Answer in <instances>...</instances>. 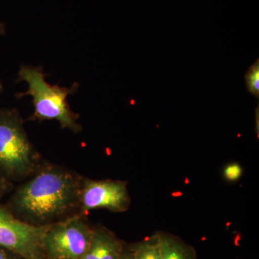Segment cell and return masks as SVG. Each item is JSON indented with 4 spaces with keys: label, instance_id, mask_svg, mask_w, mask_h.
I'll return each mask as SVG.
<instances>
[{
    "label": "cell",
    "instance_id": "obj_3",
    "mask_svg": "<svg viewBox=\"0 0 259 259\" xmlns=\"http://www.w3.org/2000/svg\"><path fill=\"white\" fill-rule=\"evenodd\" d=\"M35 157L20 113L0 110V166L10 175L20 176L31 170Z\"/></svg>",
    "mask_w": 259,
    "mask_h": 259
},
{
    "label": "cell",
    "instance_id": "obj_12",
    "mask_svg": "<svg viewBox=\"0 0 259 259\" xmlns=\"http://www.w3.org/2000/svg\"><path fill=\"white\" fill-rule=\"evenodd\" d=\"M119 259H135V257L132 250L129 248V249L127 250L123 249V251H122V254H121Z\"/></svg>",
    "mask_w": 259,
    "mask_h": 259
},
{
    "label": "cell",
    "instance_id": "obj_2",
    "mask_svg": "<svg viewBox=\"0 0 259 259\" xmlns=\"http://www.w3.org/2000/svg\"><path fill=\"white\" fill-rule=\"evenodd\" d=\"M47 74L41 66L34 67L22 65L18 72V81H25L28 90L25 93L17 94L18 98L30 95L32 97L34 113L32 120H55L62 128L71 130L74 133L81 131L77 122L79 115L70 108L67 102L69 95L77 93L79 84L74 83L71 88H61L59 85H51L47 82Z\"/></svg>",
    "mask_w": 259,
    "mask_h": 259
},
{
    "label": "cell",
    "instance_id": "obj_13",
    "mask_svg": "<svg viewBox=\"0 0 259 259\" xmlns=\"http://www.w3.org/2000/svg\"><path fill=\"white\" fill-rule=\"evenodd\" d=\"M259 107H257V108L255 109V133L257 134V138H259Z\"/></svg>",
    "mask_w": 259,
    "mask_h": 259
},
{
    "label": "cell",
    "instance_id": "obj_14",
    "mask_svg": "<svg viewBox=\"0 0 259 259\" xmlns=\"http://www.w3.org/2000/svg\"><path fill=\"white\" fill-rule=\"evenodd\" d=\"M0 259H13L8 253L4 248L0 247Z\"/></svg>",
    "mask_w": 259,
    "mask_h": 259
},
{
    "label": "cell",
    "instance_id": "obj_7",
    "mask_svg": "<svg viewBox=\"0 0 259 259\" xmlns=\"http://www.w3.org/2000/svg\"><path fill=\"white\" fill-rule=\"evenodd\" d=\"M123 249L122 243L111 232L95 230L90 246L80 259H119Z\"/></svg>",
    "mask_w": 259,
    "mask_h": 259
},
{
    "label": "cell",
    "instance_id": "obj_11",
    "mask_svg": "<svg viewBox=\"0 0 259 259\" xmlns=\"http://www.w3.org/2000/svg\"><path fill=\"white\" fill-rule=\"evenodd\" d=\"M243 171H242L241 166L238 163H232L228 164L225 168L224 176L226 179L230 182H235L241 178Z\"/></svg>",
    "mask_w": 259,
    "mask_h": 259
},
{
    "label": "cell",
    "instance_id": "obj_8",
    "mask_svg": "<svg viewBox=\"0 0 259 259\" xmlns=\"http://www.w3.org/2000/svg\"><path fill=\"white\" fill-rule=\"evenodd\" d=\"M161 259H197L193 247L178 236L159 231Z\"/></svg>",
    "mask_w": 259,
    "mask_h": 259
},
{
    "label": "cell",
    "instance_id": "obj_5",
    "mask_svg": "<svg viewBox=\"0 0 259 259\" xmlns=\"http://www.w3.org/2000/svg\"><path fill=\"white\" fill-rule=\"evenodd\" d=\"M49 226L23 222L0 207V247L24 259H42L44 238Z\"/></svg>",
    "mask_w": 259,
    "mask_h": 259
},
{
    "label": "cell",
    "instance_id": "obj_9",
    "mask_svg": "<svg viewBox=\"0 0 259 259\" xmlns=\"http://www.w3.org/2000/svg\"><path fill=\"white\" fill-rule=\"evenodd\" d=\"M135 259H161L159 231L131 247Z\"/></svg>",
    "mask_w": 259,
    "mask_h": 259
},
{
    "label": "cell",
    "instance_id": "obj_1",
    "mask_svg": "<svg viewBox=\"0 0 259 259\" xmlns=\"http://www.w3.org/2000/svg\"><path fill=\"white\" fill-rule=\"evenodd\" d=\"M78 185L72 175L56 169L40 172L17 194L18 209L40 220L60 215L73 205Z\"/></svg>",
    "mask_w": 259,
    "mask_h": 259
},
{
    "label": "cell",
    "instance_id": "obj_15",
    "mask_svg": "<svg viewBox=\"0 0 259 259\" xmlns=\"http://www.w3.org/2000/svg\"><path fill=\"white\" fill-rule=\"evenodd\" d=\"M6 33V27L4 23L0 22V35H5Z\"/></svg>",
    "mask_w": 259,
    "mask_h": 259
},
{
    "label": "cell",
    "instance_id": "obj_16",
    "mask_svg": "<svg viewBox=\"0 0 259 259\" xmlns=\"http://www.w3.org/2000/svg\"><path fill=\"white\" fill-rule=\"evenodd\" d=\"M5 190V186L4 182H3V180L0 179V196L2 195V194L3 193Z\"/></svg>",
    "mask_w": 259,
    "mask_h": 259
},
{
    "label": "cell",
    "instance_id": "obj_10",
    "mask_svg": "<svg viewBox=\"0 0 259 259\" xmlns=\"http://www.w3.org/2000/svg\"><path fill=\"white\" fill-rule=\"evenodd\" d=\"M247 89L252 95L259 98V59L248 69L245 75Z\"/></svg>",
    "mask_w": 259,
    "mask_h": 259
},
{
    "label": "cell",
    "instance_id": "obj_4",
    "mask_svg": "<svg viewBox=\"0 0 259 259\" xmlns=\"http://www.w3.org/2000/svg\"><path fill=\"white\" fill-rule=\"evenodd\" d=\"M93 231L79 218L49 226L44 238V253L51 259H80L90 246Z\"/></svg>",
    "mask_w": 259,
    "mask_h": 259
},
{
    "label": "cell",
    "instance_id": "obj_17",
    "mask_svg": "<svg viewBox=\"0 0 259 259\" xmlns=\"http://www.w3.org/2000/svg\"><path fill=\"white\" fill-rule=\"evenodd\" d=\"M3 83H2L1 80H0V94L3 93Z\"/></svg>",
    "mask_w": 259,
    "mask_h": 259
},
{
    "label": "cell",
    "instance_id": "obj_6",
    "mask_svg": "<svg viewBox=\"0 0 259 259\" xmlns=\"http://www.w3.org/2000/svg\"><path fill=\"white\" fill-rule=\"evenodd\" d=\"M127 182L120 180L87 181L81 193V202L85 210L106 209L123 212L129 209L131 197Z\"/></svg>",
    "mask_w": 259,
    "mask_h": 259
}]
</instances>
